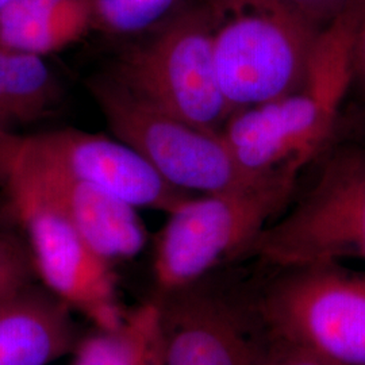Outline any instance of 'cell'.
Returning a JSON list of instances; mask_svg holds the SVG:
<instances>
[{"mask_svg":"<svg viewBox=\"0 0 365 365\" xmlns=\"http://www.w3.org/2000/svg\"><path fill=\"white\" fill-rule=\"evenodd\" d=\"M175 0H96L98 27L113 33H134L156 26Z\"/></svg>","mask_w":365,"mask_h":365,"instance_id":"2e32d148","label":"cell"},{"mask_svg":"<svg viewBox=\"0 0 365 365\" xmlns=\"http://www.w3.org/2000/svg\"><path fill=\"white\" fill-rule=\"evenodd\" d=\"M4 92L13 123L45 117L60 101V86L43 57L0 46Z\"/></svg>","mask_w":365,"mask_h":365,"instance_id":"9a60e30c","label":"cell"},{"mask_svg":"<svg viewBox=\"0 0 365 365\" xmlns=\"http://www.w3.org/2000/svg\"><path fill=\"white\" fill-rule=\"evenodd\" d=\"M78 339L73 365H164L163 312L145 304L125 315L114 330H99Z\"/></svg>","mask_w":365,"mask_h":365,"instance_id":"5bb4252c","label":"cell"},{"mask_svg":"<svg viewBox=\"0 0 365 365\" xmlns=\"http://www.w3.org/2000/svg\"><path fill=\"white\" fill-rule=\"evenodd\" d=\"M71 312L31 286L0 303V365H48L73 352L78 337Z\"/></svg>","mask_w":365,"mask_h":365,"instance_id":"7c38bea8","label":"cell"},{"mask_svg":"<svg viewBox=\"0 0 365 365\" xmlns=\"http://www.w3.org/2000/svg\"><path fill=\"white\" fill-rule=\"evenodd\" d=\"M157 110L210 131L233 115L220 86L206 9H190L158 22L122 54L113 75Z\"/></svg>","mask_w":365,"mask_h":365,"instance_id":"277c9868","label":"cell"},{"mask_svg":"<svg viewBox=\"0 0 365 365\" xmlns=\"http://www.w3.org/2000/svg\"><path fill=\"white\" fill-rule=\"evenodd\" d=\"M284 268L365 261V150L329 157L297 206L268 225L247 249Z\"/></svg>","mask_w":365,"mask_h":365,"instance_id":"5b68a950","label":"cell"},{"mask_svg":"<svg viewBox=\"0 0 365 365\" xmlns=\"http://www.w3.org/2000/svg\"><path fill=\"white\" fill-rule=\"evenodd\" d=\"M9 1H10V0H0V10H1V9H3Z\"/></svg>","mask_w":365,"mask_h":365,"instance_id":"7402d4cb","label":"cell"},{"mask_svg":"<svg viewBox=\"0 0 365 365\" xmlns=\"http://www.w3.org/2000/svg\"><path fill=\"white\" fill-rule=\"evenodd\" d=\"M0 182L60 211L91 248L111 262L131 259L144 249L146 232L137 207L96 185L56 170L26 167L1 170Z\"/></svg>","mask_w":365,"mask_h":365,"instance_id":"30bf717a","label":"cell"},{"mask_svg":"<svg viewBox=\"0 0 365 365\" xmlns=\"http://www.w3.org/2000/svg\"><path fill=\"white\" fill-rule=\"evenodd\" d=\"M90 91L118 140L131 146L184 192L215 194L271 176L242 170L222 131L205 130L157 110L113 75L91 80Z\"/></svg>","mask_w":365,"mask_h":365,"instance_id":"8992f818","label":"cell"},{"mask_svg":"<svg viewBox=\"0 0 365 365\" xmlns=\"http://www.w3.org/2000/svg\"><path fill=\"white\" fill-rule=\"evenodd\" d=\"M96 27V0H10L0 10V46L45 57Z\"/></svg>","mask_w":365,"mask_h":365,"instance_id":"4fadbf2b","label":"cell"},{"mask_svg":"<svg viewBox=\"0 0 365 365\" xmlns=\"http://www.w3.org/2000/svg\"><path fill=\"white\" fill-rule=\"evenodd\" d=\"M265 365H333L299 349L282 345L279 352Z\"/></svg>","mask_w":365,"mask_h":365,"instance_id":"d6986e66","label":"cell"},{"mask_svg":"<svg viewBox=\"0 0 365 365\" xmlns=\"http://www.w3.org/2000/svg\"><path fill=\"white\" fill-rule=\"evenodd\" d=\"M14 167L64 173L137 209L170 212L191 197L167 182L129 145L87 131L66 129L18 135L0 129V172Z\"/></svg>","mask_w":365,"mask_h":365,"instance_id":"ba28073f","label":"cell"},{"mask_svg":"<svg viewBox=\"0 0 365 365\" xmlns=\"http://www.w3.org/2000/svg\"><path fill=\"white\" fill-rule=\"evenodd\" d=\"M262 314L282 345L333 365H365V274L337 264L292 268Z\"/></svg>","mask_w":365,"mask_h":365,"instance_id":"52a82bcc","label":"cell"},{"mask_svg":"<svg viewBox=\"0 0 365 365\" xmlns=\"http://www.w3.org/2000/svg\"><path fill=\"white\" fill-rule=\"evenodd\" d=\"M13 125V119H11V114H10L7 99H6L4 80H3V71H1V61H0V129L10 130V128Z\"/></svg>","mask_w":365,"mask_h":365,"instance_id":"44dd1931","label":"cell"},{"mask_svg":"<svg viewBox=\"0 0 365 365\" xmlns=\"http://www.w3.org/2000/svg\"><path fill=\"white\" fill-rule=\"evenodd\" d=\"M212 54L232 113L295 91L319 29L287 0H210Z\"/></svg>","mask_w":365,"mask_h":365,"instance_id":"7a4b0ae2","label":"cell"},{"mask_svg":"<svg viewBox=\"0 0 365 365\" xmlns=\"http://www.w3.org/2000/svg\"><path fill=\"white\" fill-rule=\"evenodd\" d=\"M161 307L164 365H256V353L240 319L221 302L190 288L168 295Z\"/></svg>","mask_w":365,"mask_h":365,"instance_id":"8fae6325","label":"cell"},{"mask_svg":"<svg viewBox=\"0 0 365 365\" xmlns=\"http://www.w3.org/2000/svg\"><path fill=\"white\" fill-rule=\"evenodd\" d=\"M26 229L36 274L57 299L99 330H114L123 314L111 261L101 256L66 217L38 197L7 190Z\"/></svg>","mask_w":365,"mask_h":365,"instance_id":"9c48e42d","label":"cell"},{"mask_svg":"<svg viewBox=\"0 0 365 365\" xmlns=\"http://www.w3.org/2000/svg\"><path fill=\"white\" fill-rule=\"evenodd\" d=\"M365 0L324 27L306 78L295 91L237 111L222 135L242 170L256 176L302 170L330 137L353 81V49Z\"/></svg>","mask_w":365,"mask_h":365,"instance_id":"6da1fadb","label":"cell"},{"mask_svg":"<svg viewBox=\"0 0 365 365\" xmlns=\"http://www.w3.org/2000/svg\"><path fill=\"white\" fill-rule=\"evenodd\" d=\"M314 26L322 30L357 0H287Z\"/></svg>","mask_w":365,"mask_h":365,"instance_id":"ac0fdd59","label":"cell"},{"mask_svg":"<svg viewBox=\"0 0 365 365\" xmlns=\"http://www.w3.org/2000/svg\"><path fill=\"white\" fill-rule=\"evenodd\" d=\"M353 80L365 92V13L357 29L353 49Z\"/></svg>","mask_w":365,"mask_h":365,"instance_id":"ffe728a7","label":"cell"},{"mask_svg":"<svg viewBox=\"0 0 365 365\" xmlns=\"http://www.w3.org/2000/svg\"><path fill=\"white\" fill-rule=\"evenodd\" d=\"M34 274L29 245L16 235L0 233V303L30 287Z\"/></svg>","mask_w":365,"mask_h":365,"instance_id":"e0dca14e","label":"cell"},{"mask_svg":"<svg viewBox=\"0 0 365 365\" xmlns=\"http://www.w3.org/2000/svg\"><path fill=\"white\" fill-rule=\"evenodd\" d=\"M299 170H280L245 187L188 197L168 212L153 260L160 291L172 295L191 288L226 257L247 252L287 205Z\"/></svg>","mask_w":365,"mask_h":365,"instance_id":"3957f363","label":"cell"}]
</instances>
